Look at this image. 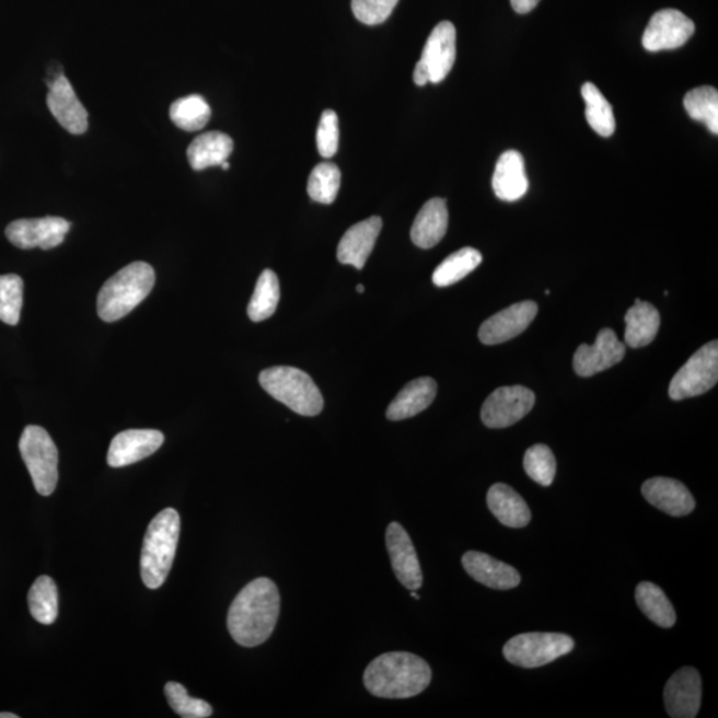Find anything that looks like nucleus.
Segmentation results:
<instances>
[{"mask_svg":"<svg viewBox=\"0 0 718 718\" xmlns=\"http://www.w3.org/2000/svg\"><path fill=\"white\" fill-rule=\"evenodd\" d=\"M718 381V343L704 345L674 374L670 385V398L683 401L705 394Z\"/></svg>","mask_w":718,"mask_h":718,"instance_id":"nucleus-8","label":"nucleus"},{"mask_svg":"<svg viewBox=\"0 0 718 718\" xmlns=\"http://www.w3.org/2000/svg\"><path fill=\"white\" fill-rule=\"evenodd\" d=\"M414 82H416V84L419 86H424L427 83H430L429 76H427L424 66L420 63H417L416 70H414Z\"/></svg>","mask_w":718,"mask_h":718,"instance_id":"nucleus-42","label":"nucleus"},{"mask_svg":"<svg viewBox=\"0 0 718 718\" xmlns=\"http://www.w3.org/2000/svg\"><path fill=\"white\" fill-rule=\"evenodd\" d=\"M642 497L649 505L671 517H686L695 510L696 501L683 483L656 476L641 487Z\"/></svg>","mask_w":718,"mask_h":718,"instance_id":"nucleus-19","label":"nucleus"},{"mask_svg":"<svg viewBox=\"0 0 718 718\" xmlns=\"http://www.w3.org/2000/svg\"><path fill=\"white\" fill-rule=\"evenodd\" d=\"M625 344L617 339L612 329L600 331L595 344L580 345L574 356V369L580 377H592L621 363L625 356Z\"/></svg>","mask_w":718,"mask_h":718,"instance_id":"nucleus-16","label":"nucleus"},{"mask_svg":"<svg viewBox=\"0 0 718 718\" xmlns=\"http://www.w3.org/2000/svg\"><path fill=\"white\" fill-rule=\"evenodd\" d=\"M0 718H20V716L15 714H9V711H2V714H0Z\"/></svg>","mask_w":718,"mask_h":718,"instance_id":"nucleus-43","label":"nucleus"},{"mask_svg":"<svg viewBox=\"0 0 718 718\" xmlns=\"http://www.w3.org/2000/svg\"><path fill=\"white\" fill-rule=\"evenodd\" d=\"M538 308L534 301L513 303L493 317L483 322L479 329V339L485 345L507 343L522 334L535 320Z\"/></svg>","mask_w":718,"mask_h":718,"instance_id":"nucleus-14","label":"nucleus"},{"mask_svg":"<svg viewBox=\"0 0 718 718\" xmlns=\"http://www.w3.org/2000/svg\"><path fill=\"white\" fill-rule=\"evenodd\" d=\"M340 187V171L336 164L321 163L314 166L309 176L308 194L315 202L333 204Z\"/></svg>","mask_w":718,"mask_h":718,"instance_id":"nucleus-35","label":"nucleus"},{"mask_svg":"<svg viewBox=\"0 0 718 718\" xmlns=\"http://www.w3.org/2000/svg\"><path fill=\"white\" fill-rule=\"evenodd\" d=\"M635 598L642 614L659 627L672 628L676 624V612L659 586L642 581L636 587Z\"/></svg>","mask_w":718,"mask_h":718,"instance_id":"nucleus-28","label":"nucleus"},{"mask_svg":"<svg viewBox=\"0 0 718 718\" xmlns=\"http://www.w3.org/2000/svg\"><path fill=\"white\" fill-rule=\"evenodd\" d=\"M487 506L501 524L523 529L530 523L531 510L525 500L505 483H497L487 493Z\"/></svg>","mask_w":718,"mask_h":718,"instance_id":"nucleus-25","label":"nucleus"},{"mask_svg":"<svg viewBox=\"0 0 718 718\" xmlns=\"http://www.w3.org/2000/svg\"><path fill=\"white\" fill-rule=\"evenodd\" d=\"M524 159L518 151H506L498 160L493 176V189L501 201L512 202L528 194Z\"/></svg>","mask_w":718,"mask_h":718,"instance_id":"nucleus-22","label":"nucleus"},{"mask_svg":"<svg viewBox=\"0 0 718 718\" xmlns=\"http://www.w3.org/2000/svg\"><path fill=\"white\" fill-rule=\"evenodd\" d=\"M31 615L36 622L51 625L57 621L59 612V593L55 581L49 577L35 580L28 592Z\"/></svg>","mask_w":718,"mask_h":718,"instance_id":"nucleus-32","label":"nucleus"},{"mask_svg":"<svg viewBox=\"0 0 718 718\" xmlns=\"http://www.w3.org/2000/svg\"><path fill=\"white\" fill-rule=\"evenodd\" d=\"M210 107L200 95H189L173 102L170 116L173 124L183 131L197 132L207 126L210 119Z\"/></svg>","mask_w":718,"mask_h":718,"instance_id":"nucleus-33","label":"nucleus"},{"mask_svg":"<svg viewBox=\"0 0 718 718\" xmlns=\"http://www.w3.org/2000/svg\"><path fill=\"white\" fill-rule=\"evenodd\" d=\"M412 597L416 600H419V595L416 591H412Z\"/></svg>","mask_w":718,"mask_h":718,"instance_id":"nucleus-46","label":"nucleus"},{"mask_svg":"<svg viewBox=\"0 0 718 718\" xmlns=\"http://www.w3.org/2000/svg\"><path fill=\"white\" fill-rule=\"evenodd\" d=\"M523 464L525 473L532 480L544 487L553 485L556 475V460L548 445H532L525 451Z\"/></svg>","mask_w":718,"mask_h":718,"instance_id":"nucleus-37","label":"nucleus"},{"mask_svg":"<svg viewBox=\"0 0 718 718\" xmlns=\"http://www.w3.org/2000/svg\"><path fill=\"white\" fill-rule=\"evenodd\" d=\"M70 228V222L61 218H54V216L42 219H22L11 222L5 229V236L12 245L20 250L40 247L43 251H48L63 244Z\"/></svg>","mask_w":718,"mask_h":718,"instance_id":"nucleus-11","label":"nucleus"},{"mask_svg":"<svg viewBox=\"0 0 718 718\" xmlns=\"http://www.w3.org/2000/svg\"><path fill=\"white\" fill-rule=\"evenodd\" d=\"M259 385L290 410L315 417L324 408V397L305 371L290 367L269 368L259 374Z\"/></svg>","mask_w":718,"mask_h":718,"instance_id":"nucleus-5","label":"nucleus"},{"mask_svg":"<svg viewBox=\"0 0 718 718\" xmlns=\"http://www.w3.org/2000/svg\"><path fill=\"white\" fill-rule=\"evenodd\" d=\"M163 443V432L158 430L123 431L111 442L107 462L111 467H126L157 453Z\"/></svg>","mask_w":718,"mask_h":718,"instance_id":"nucleus-18","label":"nucleus"},{"mask_svg":"<svg viewBox=\"0 0 718 718\" xmlns=\"http://www.w3.org/2000/svg\"><path fill=\"white\" fill-rule=\"evenodd\" d=\"M154 281L157 276L150 264L138 262L127 265L111 277L99 292V317L105 322L126 317L151 293Z\"/></svg>","mask_w":718,"mask_h":718,"instance_id":"nucleus-3","label":"nucleus"},{"mask_svg":"<svg viewBox=\"0 0 718 718\" xmlns=\"http://www.w3.org/2000/svg\"><path fill=\"white\" fill-rule=\"evenodd\" d=\"M386 547L392 560L395 577L410 591H417L424 583L417 551L410 536L399 523H390L386 530Z\"/></svg>","mask_w":718,"mask_h":718,"instance_id":"nucleus-12","label":"nucleus"},{"mask_svg":"<svg viewBox=\"0 0 718 718\" xmlns=\"http://www.w3.org/2000/svg\"><path fill=\"white\" fill-rule=\"evenodd\" d=\"M482 263L479 251L474 247H463V250L453 253L438 266L432 275V282L439 288L450 287L463 280L478 268Z\"/></svg>","mask_w":718,"mask_h":718,"instance_id":"nucleus-31","label":"nucleus"},{"mask_svg":"<svg viewBox=\"0 0 718 718\" xmlns=\"http://www.w3.org/2000/svg\"><path fill=\"white\" fill-rule=\"evenodd\" d=\"M339 128L338 116L334 111L326 109L321 115L317 129V148L322 158L331 159L338 151Z\"/></svg>","mask_w":718,"mask_h":718,"instance_id":"nucleus-40","label":"nucleus"},{"mask_svg":"<svg viewBox=\"0 0 718 718\" xmlns=\"http://www.w3.org/2000/svg\"><path fill=\"white\" fill-rule=\"evenodd\" d=\"M449 227V212L443 199H431L419 210L412 227L413 243L422 250H430L441 243Z\"/></svg>","mask_w":718,"mask_h":718,"instance_id":"nucleus-24","label":"nucleus"},{"mask_svg":"<svg viewBox=\"0 0 718 718\" xmlns=\"http://www.w3.org/2000/svg\"><path fill=\"white\" fill-rule=\"evenodd\" d=\"M695 34V23L673 9L656 12L642 35V46L649 53L670 51L683 47Z\"/></svg>","mask_w":718,"mask_h":718,"instance_id":"nucleus-10","label":"nucleus"},{"mask_svg":"<svg viewBox=\"0 0 718 718\" xmlns=\"http://www.w3.org/2000/svg\"><path fill=\"white\" fill-rule=\"evenodd\" d=\"M437 390V382L430 377L408 382L392 404L389 405L387 419L404 420L418 416L419 413L425 412L435 402Z\"/></svg>","mask_w":718,"mask_h":718,"instance_id":"nucleus-23","label":"nucleus"},{"mask_svg":"<svg viewBox=\"0 0 718 718\" xmlns=\"http://www.w3.org/2000/svg\"><path fill=\"white\" fill-rule=\"evenodd\" d=\"M381 229L382 220L379 216L349 228L337 247L338 262L344 265H352L358 270L363 269L374 250Z\"/></svg>","mask_w":718,"mask_h":718,"instance_id":"nucleus-20","label":"nucleus"},{"mask_svg":"<svg viewBox=\"0 0 718 718\" xmlns=\"http://www.w3.org/2000/svg\"><path fill=\"white\" fill-rule=\"evenodd\" d=\"M165 696L171 708L183 718H207L212 716V707L204 699L190 697L184 685L171 681L165 685Z\"/></svg>","mask_w":718,"mask_h":718,"instance_id":"nucleus-38","label":"nucleus"},{"mask_svg":"<svg viewBox=\"0 0 718 718\" xmlns=\"http://www.w3.org/2000/svg\"><path fill=\"white\" fill-rule=\"evenodd\" d=\"M280 297V281L277 275L274 270H264L258 277L255 293L247 305V315L253 322L268 320L276 313Z\"/></svg>","mask_w":718,"mask_h":718,"instance_id":"nucleus-29","label":"nucleus"},{"mask_svg":"<svg viewBox=\"0 0 718 718\" xmlns=\"http://www.w3.org/2000/svg\"><path fill=\"white\" fill-rule=\"evenodd\" d=\"M180 536V516L165 509L148 525L141 551V579L151 590L165 583L175 560Z\"/></svg>","mask_w":718,"mask_h":718,"instance_id":"nucleus-4","label":"nucleus"},{"mask_svg":"<svg viewBox=\"0 0 718 718\" xmlns=\"http://www.w3.org/2000/svg\"><path fill=\"white\" fill-rule=\"evenodd\" d=\"M280 605V592L274 580L258 578L251 581L229 609V634L240 646H262L274 634Z\"/></svg>","mask_w":718,"mask_h":718,"instance_id":"nucleus-1","label":"nucleus"},{"mask_svg":"<svg viewBox=\"0 0 718 718\" xmlns=\"http://www.w3.org/2000/svg\"><path fill=\"white\" fill-rule=\"evenodd\" d=\"M624 344L630 349H640L653 343L658 336L661 319L652 303L635 300V305L625 314Z\"/></svg>","mask_w":718,"mask_h":718,"instance_id":"nucleus-26","label":"nucleus"},{"mask_svg":"<svg viewBox=\"0 0 718 718\" xmlns=\"http://www.w3.org/2000/svg\"><path fill=\"white\" fill-rule=\"evenodd\" d=\"M581 96L586 102V117L593 131L610 138L616 129L614 109L612 105L599 91L598 86L592 83H586L581 89Z\"/></svg>","mask_w":718,"mask_h":718,"instance_id":"nucleus-30","label":"nucleus"},{"mask_svg":"<svg viewBox=\"0 0 718 718\" xmlns=\"http://www.w3.org/2000/svg\"><path fill=\"white\" fill-rule=\"evenodd\" d=\"M456 58V30L454 24L448 21L441 22L432 30L427 39L422 58L418 63L422 65L430 83H441L453 70Z\"/></svg>","mask_w":718,"mask_h":718,"instance_id":"nucleus-13","label":"nucleus"},{"mask_svg":"<svg viewBox=\"0 0 718 718\" xmlns=\"http://www.w3.org/2000/svg\"><path fill=\"white\" fill-rule=\"evenodd\" d=\"M535 406V394L524 386L495 390L482 406V422L490 429H506L519 422Z\"/></svg>","mask_w":718,"mask_h":718,"instance_id":"nucleus-9","label":"nucleus"},{"mask_svg":"<svg viewBox=\"0 0 718 718\" xmlns=\"http://www.w3.org/2000/svg\"><path fill=\"white\" fill-rule=\"evenodd\" d=\"M24 283L20 276H0V321L10 326L18 325L23 306Z\"/></svg>","mask_w":718,"mask_h":718,"instance_id":"nucleus-36","label":"nucleus"},{"mask_svg":"<svg viewBox=\"0 0 718 718\" xmlns=\"http://www.w3.org/2000/svg\"><path fill=\"white\" fill-rule=\"evenodd\" d=\"M431 668L419 656L389 652L371 661L363 684L371 695L381 698H410L430 685Z\"/></svg>","mask_w":718,"mask_h":718,"instance_id":"nucleus-2","label":"nucleus"},{"mask_svg":"<svg viewBox=\"0 0 718 718\" xmlns=\"http://www.w3.org/2000/svg\"><path fill=\"white\" fill-rule=\"evenodd\" d=\"M233 140L224 132L212 131L197 136L190 142L187 157L192 169L204 171L219 166L231 157Z\"/></svg>","mask_w":718,"mask_h":718,"instance_id":"nucleus-27","label":"nucleus"},{"mask_svg":"<svg viewBox=\"0 0 718 718\" xmlns=\"http://www.w3.org/2000/svg\"><path fill=\"white\" fill-rule=\"evenodd\" d=\"M399 0H351L352 14L368 26H377L389 20Z\"/></svg>","mask_w":718,"mask_h":718,"instance_id":"nucleus-39","label":"nucleus"},{"mask_svg":"<svg viewBox=\"0 0 718 718\" xmlns=\"http://www.w3.org/2000/svg\"><path fill=\"white\" fill-rule=\"evenodd\" d=\"M47 84L49 86L47 105L55 119L66 131L83 135L89 129V113L79 101L70 80L60 73Z\"/></svg>","mask_w":718,"mask_h":718,"instance_id":"nucleus-15","label":"nucleus"},{"mask_svg":"<svg viewBox=\"0 0 718 718\" xmlns=\"http://www.w3.org/2000/svg\"><path fill=\"white\" fill-rule=\"evenodd\" d=\"M462 565L470 577L494 590H511L522 580L516 568L478 551H468L464 554Z\"/></svg>","mask_w":718,"mask_h":718,"instance_id":"nucleus-21","label":"nucleus"},{"mask_svg":"<svg viewBox=\"0 0 718 718\" xmlns=\"http://www.w3.org/2000/svg\"><path fill=\"white\" fill-rule=\"evenodd\" d=\"M541 0H511L512 9L518 12V14H529Z\"/></svg>","mask_w":718,"mask_h":718,"instance_id":"nucleus-41","label":"nucleus"},{"mask_svg":"<svg viewBox=\"0 0 718 718\" xmlns=\"http://www.w3.org/2000/svg\"><path fill=\"white\" fill-rule=\"evenodd\" d=\"M357 292H358V293H363V292H364L363 285H361V283L358 285V287H357Z\"/></svg>","mask_w":718,"mask_h":718,"instance_id":"nucleus-45","label":"nucleus"},{"mask_svg":"<svg viewBox=\"0 0 718 718\" xmlns=\"http://www.w3.org/2000/svg\"><path fill=\"white\" fill-rule=\"evenodd\" d=\"M574 648L575 641L571 636L531 633L518 635L507 641L503 656L511 664L531 670L558 660Z\"/></svg>","mask_w":718,"mask_h":718,"instance_id":"nucleus-7","label":"nucleus"},{"mask_svg":"<svg viewBox=\"0 0 718 718\" xmlns=\"http://www.w3.org/2000/svg\"><path fill=\"white\" fill-rule=\"evenodd\" d=\"M220 166H221L222 170L228 171V170H229V166H231V165H229L228 160H227V161H224V163H222Z\"/></svg>","mask_w":718,"mask_h":718,"instance_id":"nucleus-44","label":"nucleus"},{"mask_svg":"<svg viewBox=\"0 0 718 718\" xmlns=\"http://www.w3.org/2000/svg\"><path fill=\"white\" fill-rule=\"evenodd\" d=\"M702 678L695 668H681L668 680L664 703L673 718H695L702 705Z\"/></svg>","mask_w":718,"mask_h":718,"instance_id":"nucleus-17","label":"nucleus"},{"mask_svg":"<svg viewBox=\"0 0 718 718\" xmlns=\"http://www.w3.org/2000/svg\"><path fill=\"white\" fill-rule=\"evenodd\" d=\"M684 107L693 120L704 123L711 134H718V92L714 86L690 91L684 97Z\"/></svg>","mask_w":718,"mask_h":718,"instance_id":"nucleus-34","label":"nucleus"},{"mask_svg":"<svg viewBox=\"0 0 718 718\" xmlns=\"http://www.w3.org/2000/svg\"><path fill=\"white\" fill-rule=\"evenodd\" d=\"M20 450L36 491L48 497L57 488L59 478V454L53 438L40 426H27L21 437Z\"/></svg>","mask_w":718,"mask_h":718,"instance_id":"nucleus-6","label":"nucleus"}]
</instances>
